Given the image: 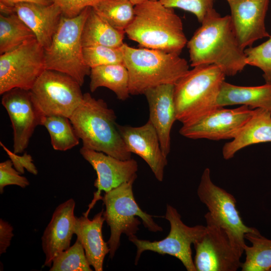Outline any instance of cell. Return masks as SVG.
<instances>
[{
	"mask_svg": "<svg viewBox=\"0 0 271 271\" xmlns=\"http://www.w3.org/2000/svg\"><path fill=\"white\" fill-rule=\"evenodd\" d=\"M187 42L191 66L213 64L226 76L241 72L247 65L244 49L235 33L230 15L210 10Z\"/></svg>",
	"mask_w": 271,
	"mask_h": 271,
	"instance_id": "cell-1",
	"label": "cell"
},
{
	"mask_svg": "<svg viewBox=\"0 0 271 271\" xmlns=\"http://www.w3.org/2000/svg\"><path fill=\"white\" fill-rule=\"evenodd\" d=\"M134 10L133 20L124 31L130 40L142 48L180 55L188 41L173 8L152 0L136 5Z\"/></svg>",
	"mask_w": 271,
	"mask_h": 271,
	"instance_id": "cell-2",
	"label": "cell"
},
{
	"mask_svg": "<svg viewBox=\"0 0 271 271\" xmlns=\"http://www.w3.org/2000/svg\"><path fill=\"white\" fill-rule=\"evenodd\" d=\"M82 147L103 152L120 160L131 158L118 130L116 116L102 99L87 92L69 117Z\"/></svg>",
	"mask_w": 271,
	"mask_h": 271,
	"instance_id": "cell-3",
	"label": "cell"
},
{
	"mask_svg": "<svg viewBox=\"0 0 271 271\" xmlns=\"http://www.w3.org/2000/svg\"><path fill=\"white\" fill-rule=\"evenodd\" d=\"M123 63L129 74L130 95L144 94L152 87L175 84L189 70L187 61L180 55L124 43Z\"/></svg>",
	"mask_w": 271,
	"mask_h": 271,
	"instance_id": "cell-4",
	"label": "cell"
},
{
	"mask_svg": "<svg viewBox=\"0 0 271 271\" xmlns=\"http://www.w3.org/2000/svg\"><path fill=\"white\" fill-rule=\"evenodd\" d=\"M226 75L210 64L193 67L174 84L177 120L190 124L217 106V100Z\"/></svg>",
	"mask_w": 271,
	"mask_h": 271,
	"instance_id": "cell-5",
	"label": "cell"
},
{
	"mask_svg": "<svg viewBox=\"0 0 271 271\" xmlns=\"http://www.w3.org/2000/svg\"><path fill=\"white\" fill-rule=\"evenodd\" d=\"M134 181L125 182L112 190L104 193L102 200L105 206L103 216L109 227L110 234L107 241L109 257L112 258L120 245V237L136 235L141 222L149 231H163L154 220L152 215L142 210L134 198L132 186Z\"/></svg>",
	"mask_w": 271,
	"mask_h": 271,
	"instance_id": "cell-6",
	"label": "cell"
},
{
	"mask_svg": "<svg viewBox=\"0 0 271 271\" xmlns=\"http://www.w3.org/2000/svg\"><path fill=\"white\" fill-rule=\"evenodd\" d=\"M91 7L74 18L62 16L50 47L45 50V69L67 74L81 86L90 72L83 59L81 34Z\"/></svg>",
	"mask_w": 271,
	"mask_h": 271,
	"instance_id": "cell-7",
	"label": "cell"
},
{
	"mask_svg": "<svg viewBox=\"0 0 271 271\" xmlns=\"http://www.w3.org/2000/svg\"><path fill=\"white\" fill-rule=\"evenodd\" d=\"M164 217L169 222L170 230L163 239L151 241L139 239L136 235L128 239L137 247L135 264H137L142 253L152 251L160 254L174 256L181 261L188 271H196L192 256L191 245L199 240L206 230V226L197 225L189 226L181 220L177 210L167 204Z\"/></svg>",
	"mask_w": 271,
	"mask_h": 271,
	"instance_id": "cell-8",
	"label": "cell"
},
{
	"mask_svg": "<svg viewBox=\"0 0 271 271\" xmlns=\"http://www.w3.org/2000/svg\"><path fill=\"white\" fill-rule=\"evenodd\" d=\"M81 86L67 74L45 69L30 91L34 103L44 116L69 118L83 98Z\"/></svg>",
	"mask_w": 271,
	"mask_h": 271,
	"instance_id": "cell-9",
	"label": "cell"
},
{
	"mask_svg": "<svg viewBox=\"0 0 271 271\" xmlns=\"http://www.w3.org/2000/svg\"><path fill=\"white\" fill-rule=\"evenodd\" d=\"M197 193L213 220L227 232L232 242L244 253L245 234L258 230L244 223L236 208V199L212 182L208 168L201 175Z\"/></svg>",
	"mask_w": 271,
	"mask_h": 271,
	"instance_id": "cell-10",
	"label": "cell"
},
{
	"mask_svg": "<svg viewBox=\"0 0 271 271\" xmlns=\"http://www.w3.org/2000/svg\"><path fill=\"white\" fill-rule=\"evenodd\" d=\"M45 49L36 38L0 55V94L15 88L30 90L45 70Z\"/></svg>",
	"mask_w": 271,
	"mask_h": 271,
	"instance_id": "cell-11",
	"label": "cell"
},
{
	"mask_svg": "<svg viewBox=\"0 0 271 271\" xmlns=\"http://www.w3.org/2000/svg\"><path fill=\"white\" fill-rule=\"evenodd\" d=\"M206 230L194 244L196 271H236L242 262L243 252L232 242L227 232L207 212Z\"/></svg>",
	"mask_w": 271,
	"mask_h": 271,
	"instance_id": "cell-12",
	"label": "cell"
},
{
	"mask_svg": "<svg viewBox=\"0 0 271 271\" xmlns=\"http://www.w3.org/2000/svg\"><path fill=\"white\" fill-rule=\"evenodd\" d=\"M225 107L217 106L196 121L183 125L180 134L193 140H232L251 117L253 109L245 105Z\"/></svg>",
	"mask_w": 271,
	"mask_h": 271,
	"instance_id": "cell-13",
	"label": "cell"
},
{
	"mask_svg": "<svg viewBox=\"0 0 271 271\" xmlns=\"http://www.w3.org/2000/svg\"><path fill=\"white\" fill-rule=\"evenodd\" d=\"M80 153L96 171L97 178L94 186L97 191L88 205L87 210L83 215L88 216L96 202L102 200V191L108 192L125 182L134 181L138 170L137 162L133 159L122 160L103 152L82 147Z\"/></svg>",
	"mask_w": 271,
	"mask_h": 271,
	"instance_id": "cell-14",
	"label": "cell"
},
{
	"mask_svg": "<svg viewBox=\"0 0 271 271\" xmlns=\"http://www.w3.org/2000/svg\"><path fill=\"white\" fill-rule=\"evenodd\" d=\"M2 95V104L13 129V152L21 154L27 148L36 127L41 125L45 116L34 103L30 90L15 88Z\"/></svg>",
	"mask_w": 271,
	"mask_h": 271,
	"instance_id": "cell-15",
	"label": "cell"
},
{
	"mask_svg": "<svg viewBox=\"0 0 271 271\" xmlns=\"http://www.w3.org/2000/svg\"><path fill=\"white\" fill-rule=\"evenodd\" d=\"M229 6L231 23L243 49L270 35L265 20L269 0H225Z\"/></svg>",
	"mask_w": 271,
	"mask_h": 271,
	"instance_id": "cell-16",
	"label": "cell"
},
{
	"mask_svg": "<svg viewBox=\"0 0 271 271\" xmlns=\"http://www.w3.org/2000/svg\"><path fill=\"white\" fill-rule=\"evenodd\" d=\"M117 126L129 152L142 158L158 181L162 182L167 157L162 151L158 135L151 122L148 120L140 126L118 124Z\"/></svg>",
	"mask_w": 271,
	"mask_h": 271,
	"instance_id": "cell-17",
	"label": "cell"
},
{
	"mask_svg": "<svg viewBox=\"0 0 271 271\" xmlns=\"http://www.w3.org/2000/svg\"><path fill=\"white\" fill-rule=\"evenodd\" d=\"M75 207V200L70 198L55 208L41 237L45 256L44 266L50 267L55 256L70 247L74 234Z\"/></svg>",
	"mask_w": 271,
	"mask_h": 271,
	"instance_id": "cell-18",
	"label": "cell"
},
{
	"mask_svg": "<svg viewBox=\"0 0 271 271\" xmlns=\"http://www.w3.org/2000/svg\"><path fill=\"white\" fill-rule=\"evenodd\" d=\"M174 84L159 85L147 89L149 119L158 135L161 148L167 157L171 150V131L177 120L174 99Z\"/></svg>",
	"mask_w": 271,
	"mask_h": 271,
	"instance_id": "cell-19",
	"label": "cell"
},
{
	"mask_svg": "<svg viewBox=\"0 0 271 271\" xmlns=\"http://www.w3.org/2000/svg\"><path fill=\"white\" fill-rule=\"evenodd\" d=\"M11 13L16 14L33 32L45 50L49 48L62 16L58 6L22 3L13 8L9 14Z\"/></svg>",
	"mask_w": 271,
	"mask_h": 271,
	"instance_id": "cell-20",
	"label": "cell"
},
{
	"mask_svg": "<svg viewBox=\"0 0 271 271\" xmlns=\"http://www.w3.org/2000/svg\"><path fill=\"white\" fill-rule=\"evenodd\" d=\"M103 209L92 219L83 215L76 216L74 233L81 243L88 261L95 271H102L104 258L109 253V247L102 235L105 218Z\"/></svg>",
	"mask_w": 271,
	"mask_h": 271,
	"instance_id": "cell-21",
	"label": "cell"
},
{
	"mask_svg": "<svg viewBox=\"0 0 271 271\" xmlns=\"http://www.w3.org/2000/svg\"><path fill=\"white\" fill-rule=\"evenodd\" d=\"M269 142H271V111L263 108L254 109L252 115L236 136L224 145L222 155L225 160H229L244 148Z\"/></svg>",
	"mask_w": 271,
	"mask_h": 271,
	"instance_id": "cell-22",
	"label": "cell"
},
{
	"mask_svg": "<svg viewBox=\"0 0 271 271\" xmlns=\"http://www.w3.org/2000/svg\"><path fill=\"white\" fill-rule=\"evenodd\" d=\"M217 106L245 105L254 109L271 111V83L256 86L235 85L224 81L217 100Z\"/></svg>",
	"mask_w": 271,
	"mask_h": 271,
	"instance_id": "cell-23",
	"label": "cell"
},
{
	"mask_svg": "<svg viewBox=\"0 0 271 271\" xmlns=\"http://www.w3.org/2000/svg\"><path fill=\"white\" fill-rule=\"evenodd\" d=\"M124 31L116 29L91 7L81 34L83 47L102 45L120 48L124 44Z\"/></svg>",
	"mask_w": 271,
	"mask_h": 271,
	"instance_id": "cell-24",
	"label": "cell"
},
{
	"mask_svg": "<svg viewBox=\"0 0 271 271\" xmlns=\"http://www.w3.org/2000/svg\"><path fill=\"white\" fill-rule=\"evenodd\" d=\"M89 89L94 92L101 87L113 91L118 99L124 101L129 96V74L123 63L97 66L90 69Z\"/></svg>",
	"mask_w": 271,
	"mask_h": 271,
	"instance_id": "cell-25",
	"label": "cell"
},
{
	"mask_svg": "<svg viewBox=\"0 0 271 271\" xmlns=\"http://www.w3.org/2000/svg\"><path fill=\"white\" fill-rule=\"evenodd\" d=\"M245 239L251 246L244 247L246 257L241 263L242 271H270L271 269V239L262 236L259 231L245 233Z\"/></svg>",
	"mask_w": 271,
	"mask_h": 271,
	"instance_id": "cell-26",
	"label": "cell"
},
{
	"mask_svg": "<svg viewBox=\"0 0 271 271\" xmlns=\"http://www.w3.org/2000/svg\"><path fill=\"white\" fill-rule=\"evenodd\" d=\"M36 38L33 32L15 13L0 14V54L11 51Z\"/></svg>",
	"mask_w": 271,
	"mask_h": 271,
	"instance_id": "cell-27",
	"label": "cell"
},
{
	"mask_svg": "<svg viewBox=\"0 0 271 271\" xmlns=\"http://www.w3.org/2000/svg\"><path fill=\"white\" fill-rule=\"evenodd\" d=\"M134 7L128 0H101L92 8L113 28L124 31L133 20Z\"/></svg>",
	"mask_w": 271,
	"mask_h": 271,
	"instance_id": "cell-28",
	"label": "cell"
},
{
	"mask_svg": "<svg viewBox=\"0 0 271 271\" xmlns=\"http://www.w3.org/2000/svg\"><path fill=\"white\" fill-rule=\"evenodd\" d=\"M41 125L47 129L53 149L65 151L77 146V136L69 118L59 115L44 116Z\"/></svg>",
	"mask_w": 271,
	"mask_h": 271,
	"instance_id": "cell-29",
	"label": "cell"
},
{
	"mask_svg": "<svg viewBox=\"0 0 271 271\" xmlns=\"http://www.w3.org/2000/svg\"><path fill=\"white\" fill-rule=\"evenodd\" d=\"M50 271H92L84 248L76 239L73 245L57 255Z\"/></svg>",
	"mask_w": 271,
	"mask_h": 271,
	"instance_id": "cell-30",
	"label": "cell"
},
{
	"mask_svg": "<svg viewBox=\"0 0 271 271\" xmlns=\"http://www.w3.org/2000/svg\"><path fill=\"white\" fill-rule=\"evenodd\" d=\"M85 63L90 69L99 66L123 63V53L120 48L96 45L83 48Z\"/></svg>",
	"mask_w": 271,
	"mask_h": 271,
	"instance_id": "cell-31",
	"label": "cell"
},
{
	"mask_svg": "<svg viewBox=\"0 0 271 271\" xmlns=\"http://www.w3.org/2000/svg\"><path fill=\"white\" fill-rule=\"evenodd\" d=\"M247 65L260 69L266 83H271V36L255 47L244 49Z\"/></svg>",
	"mask_w": 271,
	"mask_h": 271,
	"instance_id": "cell-32",
	"label": "cell"
},
{
	"mask_svg": "<svg viewBox=\"0 0 271 271\" xmlns=\"http://www.w3.org/2000/svg\"><path fill=\"white\" fill-rule=\"evenodd\" d=\"M165 6L179 8L194 15L201 23L207 14L213 9L214 0H158Z\"/></svg>",
	"mask_w": 271,
	"mask_h": 271,
	"instance_id": "cell-33",
	"label": "cell"
},
{
	"mask_svg": "<svg viewBox=\"0 0 271 271\" xmlns=\"http://www.w3.org/2000/svg\"><path fill=\"white\" fill-rule=\"evenodd\" d=\"M13 167L12 161L7 160L0 163V193H4V188L9 185H16L25 188L30 185L28 179Z\"/></svg>",
	"mask_w": 271,
	"mask_h": 271,
	"instance_id": "cell-34",
	"label": "cell"
},
{
	"mask_svg": "<svg viewBox=\"0 0 271 271\" xmlns=\"http://www.w3.org/2000/svg\"><path fill=\"white\" fill-rule=\"evenodd\" d=\"M58 6L62 16L72 18L78 16L87 7H92L101 0H48Z\"/></svg>",
	"mask_w": 271,
	"mask_h": 271,
	"instance_id": "cell-35",
	"label": "cell"
},
{
	"mask_svg": "<svg viewBox=\"0 0 271 271\" xmlns=\"http://www.w3.org/2000/svg\"><path fill=\"white\" fill-rule=\"evenodd\" d=\"M0 145L12 161L14 167L21 174H23L25 173V169L34 175L38 174L37 169L33 163L32 156L30 154L26 152L22 156H19L18 155V154L8 149L1 142Z\"/></svg>",
	"mask_w": 271,
	"mask_h": 271,
	"instance_id": "cell-36",
	"label": "cell"
},
{
	"mask_svg": "<svg viewBox=\"0 0 271 271\" xmlns=\"http://www.w3.org/2000/svg\"><path fill=\"white\" fill-rule=\"evenodd\" d=\"M13 227L8 221L0 219V255L7 252L14 236Z\"/></svg>",
	"mask_w": 271,
	"mask_h": 271,
	"instance_id": "cell-37",
	"label": "cell"
},
{
	"mask_svg": "<svg viewBox=\"0 0 271 271\" xmlns=\"http://www.w3.org/2000/svg\"><path fill=\"white\" fill-rule=\"evenodd\" d=\"M22 3H35L43 5L52 4L48 0H0L1 13L8 14L16 5Z\"/></svg>",
	"mask_w": 271,
	"mask_h": 271,
	"instance_id": "cell-38",
	"label": "cell"
},
{
	"mask_svg": "<svg viewBox=\"0 0 271 271\" xmlns=\"http://www.w3.org/2000/svg\"><path fill=\"white\" fill-rule=\"evenodd\" d=\"M134 6L142 4L144 2H145L148 1H152V0H128Z\"/></svg>",
	"mask_w": 271,
	"mask_h": 271,
	"instance_id": "cell-39",
	"label": "cell"
},
{
	"mask_svg": "<svg viewBox=\"0 0 271 271\" xmlns=\"http://www.w3.org/2000/svg\"><path fill=\"white\" fill-rule=\"evenodd\" d=\"M270 271H271V269H270Z\"/></svg>",
	"mask_w": 271,
	"mask_h": 271,
	"instance_id": "cell-40",
	"label": "cell"
}]
</instances>
